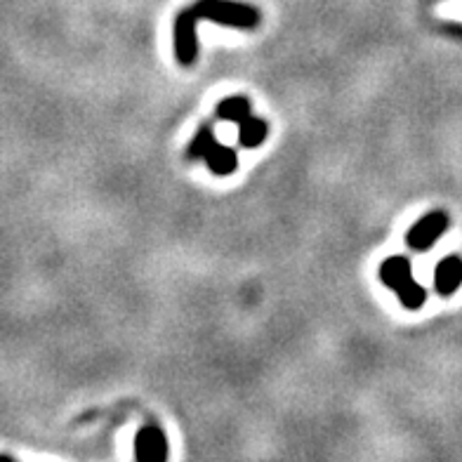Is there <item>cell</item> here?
I'll return each instance as SVG.
<instances>
[{"mask_svg": "<svg viewBox=\"0 0 462 462\" xmlns=\"http://www.w3.org/2000/svg\"><path fill=\"white\" fill-rule=\"evenodd\" d=\"M196 24L199 14L193 12V7L182 10L175 21V55L182 67H192L199 55V41H196Z\"/></svg>", "mask_w": 462, "mask_h": 462, "instance_id": "3", "label": "cell"}, {"mask_svg": "<svg viewBox=\"0 0 462 462\" xmlns=\"http://www.w3.org/2000/svg\"><path fill=\"white\" fill-rule=\"evenodd\" d=\"M193 12L199 20H208L220 27L239 28V31H253L260 27V12L248 3L239 0H199L193 5Z\"/></svg>", "mask_w": 462, "mask_h": 462, "instance_id": "1", "label": "cell"}, {"mask_svg": "<svg viewBox=\"0 0 462 462\" xmlns=\"http://www.w3.org/2000/svg\"><path fill=\"white\" fill-rule=\"evenodd\" d=\"M217 145L215 142V132H213V125H203V128H199V132L193 135V139L189 142V146H186V153L184 159L186 161H206V156L210 153V149Z\"/></svg>", "mask_w": 462, "mask_h": 462, "instance_id": "10", "label": "cell"}, {"mask_svg": "<svg viewBox=\"0 0 462 462\" xmlns=\"http://www.w3.org/2000/svg\"><path fill=\"white\" fill-rule=\"evenodd\" d=\"M267 135H270V125L262 118L250 116L239 125V145L243 149H257L260 145H264Z\"/></svg>", "mask_w": 462, "mask_h": 462, "instance_id": "8", "label": "cell"}, {"mask_svg": "<svg viewBox=\"0 0 462 462\" xmlns=\"http://www.w3.org/2000/svg\"><path fill=\"white\" fill-rule=\"evenodd\" d=\"M217 118L220 121H227V123H239L241 125L246 118L253 116V111H250V102L248 97L243 95H234V97H227V99H222L217 104Z\"/></svg>", "mask_w": 462, "mask_h": 462, "instance_id": "9", "label": "cell"}, {"mask_svg": "<svg viewBox=\"0 0 462 462\" xmlns=\"http://www.w3.org/2000/svg\"><path fill=\"white\" fill-rule=\"evenodd\" d=\"M0 462H14L10 456H0Z\"/></svg>", "mask_w": 462, "mask_h": 462, "instance_id": "12", "label": "cell"}, {"mask_svg": "<svg viewBox=\"0 0 462 462\" xmlns=\"http://www.w3.org/2000/svg\"><path fill=\"white\" fill-rule=\"evenodd\" d=\"M396 295H399L401 304H403L408 311H418L422 304H425V300H427V293H425V288H422L415 278H411Z\"/></svg>", "mask_w": 462, "mask_h": 462, "instance_id": "11", "label": "cell"}, {"mask_svg": "<svg viewBox=\"0 0 462 462\" xmlns=\"http://www.w3.org/2000/svg\"><path fill=\"white\" fill-rule=\"evenodd\" d=\"M446 229H449V215L443 213V210H432V213L420 217L413 227L408 229V248L415 250V253H427L446 234Z\"/></svg>", "mask_w": 462, "mask_h": 462, "instance_id": "2", "label": "cell"}, {"mask_svg": "<svg viewBox=\"0 0 462 462\" xmlns=\"http://www.w3.org/2000/svg\"><path fill=\"white\" fill-rule=\"evenodd\" d=\"M206 166L210 168V173L217 175V177H229V175L236 173L239 168V153L231 149V146L215 145L210 149V153L206 156Z\"/></svg>", "mask_w": 462, "mask_h": 462, "instance_id": "7", "label": "cell"}, {"mask_svg": "<svg viewBox=\"0 0 462 462\" xmlns=\"http://www.w3.org/2000/svg\"><path fill=\"white\" fill-rule=\"evenodd\" d=\"M462 286V260L458 255L443 257L435 270V290L442 297L456 295Z\"/></svg>", "mask_w": 462, "mask_h": 462, "instance_id": "5", "label": "cell"}, {"mask_svg": "<svg viewBox=\"0 0 462 462\" xmlns=\"http://www.w3.org/2000/svg\"><path fill=\"white\" fill-rule=\"evenodd\" d=\"M168 439L159 427H145L135 439V458L137 462H168Z\"/></svg>", "mask_w": 462, "mask_h": 462, "instance_id": "4", "label": "cell"}, {"mask_svg": "<svg viewBox=\"0 0 462 462\" xmlns=\"http://www.w3.org/2000/svg\"><path fill=\"white\" fill-rule=\"evenodd\" d=\"M411 278H413V271H411V262H408L406 257H387L385 262L380 264V281L385 283L389 290H394V293H399Z\"/></svg>", "mask_w": 462, "mask_h": 462, "instance_id": "6", "label": "cell"}]
</instances>
